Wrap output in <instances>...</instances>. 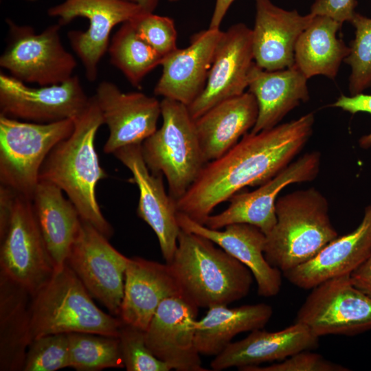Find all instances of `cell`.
<instances>
[{
  "mask_svg": "<svg viewBox=\"0 0 371 371\" xmlns=\"http://www.w3.org/2000/svg\"><path fill=\"white\" fill-rule=\"evenodd\" d=\"M314 122L311 112L269 129L247 133L225 154L204 166L176 201L178 212L204 225L216 206L247 186L265 183L291 163L311 137Z\"/></svg>",
  "mask_w": 371,
  "mask_h": 371,
  "instance_id": "obj_1",
  "label": "cell"
},
{
  "mask_svg": "<svg viewBox=\"0 0 371 371\" xmlns=\"http://www.w3.org/2000/svg\"><path fill=\"white\" fill-rule=\"evenodd\" d=\"M74 122L70 135L57 144L45 159L39 180L58 186L82 220L109 239L113 228L103 216L96 197L98 183L108 175L100 164L95 147L96 133L104 123L93 95Z\"/></svg>",
  "mask_w": 371,
  "mask_h": 371,
  "instance_id": "obj_2",
  "label": "cell"
},
{
  "mask_svg": "<svg viewBox=\"0 0 371 371\" xmlns=\"http://www.w3.org/2000/svg\"><path fill=\"white\" fill-rule=\"evenodd\" d=\"M168 265L182 295L198 308L239 300L247 296L253 282L245 265L208 238L181 229Z\"/></svg>",
  "mask_w": 371,
  "mask_h": 371,
  "instance_id": "obj_3",
  "label": "cell"
},
{
  "mask_svg": "<svg viewBox=\"0 0 371 371\" xmlns=\"http://www.w3.org/2000/svg\"><path fill=\"white\" fill-rule=\"evenodd\" d=\"M276 214V223L266 235L264 254L282 273L309 260L338 236L328 201L315 188L278 197Z\"/></svg>",
  "mask_w": 371,
  "mask_h": 371,
  "instance_id": "obj_4",
  "label": "cell"
},
{
  "mask_svg": "<svg viewBox=\"0 0 371 371\" xmlns=\"http://www.w3.org/2000/svg\"><path fill=\"white\" fill-rule=\"evenodd\" d=\"M32 339L41 336L89 333L118 337L120 317L99 308L82 282L66 264L31 295Z\"/></svg>",
  "mask_w": 371,
  "mask_h": 371,
  "instance_id": "obj_5",
  "label": "cell"
},
{
  "mask_svg": "<svg viewBox=\"0 0 371 371\" xmlns=\"http://www.w3.org/2000/svg\"><path fill=\"white\" fill-rule=\"evenodd\" d=\"M56 270L36 221L32 199L1 185L0 272L32 295Z\"/></svg>",
  "mask_w": 371,
  "mask_h": 371,
  "instance_id": "obj_6",
  "label": "cell"
},
{
  "mask_svg": "<svg viewBox=\"0 0 371 371\" xmlns=\"http://www.w3.org/2000/svg\"><path fill=\"white\" fill-rule=\"evenodd\" d=\"M161 115L162 124L142 143V154L152 172L165 177L169 194L176 201L192 185L206 163L188 106L163 98Z\"/></svg>",
  "mask_w": 371,
  "mask_h": 371,
  "instance_id": "obj_7",
  "label": "cell"
},
{
  "mask_svg": "<svg viewBox=\"0 0 371 371\" xmlns=\"http://www.w3.org/2000/svg\"><path fill=\"white\" fill-rule=\"evenodd\" d=\"M74 128V119L35 123L0 114L1 185L32 199L45 159Z\"/></svg>",
  "mask_w": 371,
  "mask_h": 371,
  "instance_id": "obj_8",
  "label": "cell"
},
{
  "mask_svg": "<svg viewBox=\"0 0 371 371\" xmlns=\"http://www.w3.org/2000/svg\"><path fill=\"white\" fill-rule=\"evenodd\" d=\"M6 46L0 56V67L25 82L47 86L70 79L78 63L60 38L61 25L55 23L41 32L10 18Z\"/></svg>",
  "mask_w": 371,
  "mask_h": 371,
  "instance_id": "obj_9",
  "label": "cell"
},
{
  "mask_svg": "<svg viewBox=\"0 0 371 371\" xmlns=\"http://www.w3.org/2000/svg\"><path fill=\"white\" fill-rule=\"evenodd\" d=\"M142 12L131 0H64L49 8L47 13L58 18L61 26L78 17L87 19V30H71L67 38L82 63L87 80L92 82L98 78L99 64L108 52L113 29Z\"/></svg>",
  "mask_w": 371,
  "mask_h": 371,
  "instance_id": "obj_10",
  "label": "cell"
},
{
  "mask_svg": "<svg viewBox=\"0 0 371 371\" xmlns=\"http://www.w3.org/2000/svg\"><path fill=\"white\" fill-rule=\"evenodd\" d=\"M297 313L295 322L317 336H353L371 330V298L357 289L350 275L313 287Z\"/></svg>",
  "mask_w": 371,
  "mask_h": 371,
  "instance_id": "obj_11",
  "label": "cell"
},
{
  "mask_svg": "<svg viewBox=\"0 0 371 371\" xmlns=\"http://www.w3.org/2000/svg\"><path fill=\"white\" fill-rule=\"evenodd\" d=\"M128 260L129 258L116 250L106 237L82 221L65 264L92 297L107 308L111 315L119 317Z\"/></svg>",
  "mask_w": 371,
  "mask_h": 371,
  "instance_id": "obj_12",
  "label": "cell"
},
{
  "mask_svg": "<svg viewBox=\"0 0 371 371\" xmlns=\"http://www.w3.org/2000/svg\"><path fill=\"white\" fill-rule=\"evenodd\" d=\"M77 76L52 85L32 87L0 73V114L35 123H51L74 119L89 103Z\"/></svg>",
  "mask_w": 371,
  "mask_h": 371,
  "instance_id": "obj_13",
  "label": "cell"
},
{
  "mask_svg": "<svg viewBox=\"0 0 371 371\" xmlns=\"http://www.w3.org/2000/svg\"><path fill=\"white\" fill-rule=\"evenodd\" d=\"M320 165L319 152L304 154L256 190L232 196L228 207L219 214L210 215L204 225L221 229L234 223H247L267 235L276 223V203L280 192L290 184L313 181Z\"/></svg>",
  "mask_w": 371,
  "mask_h": 371,
  "instance_id": "obj_14",
  "label": "cell"
},
{
  "mask_svg": "<svg viewBox=\"0 0 371 371\" xmlns=\"http://www.w3.org/2000/svg\"><path fill=\"white\" fill-rule=\"evenodd\" d=\"M254 63L252 30L239 23L223 31L205 86L188 106L192 117L196 120L218 103L245 92Z\"/></svg>",
  "mask_w": 371,
  "mask_h": 371,
  "instance_id": "obj_15",
  "label": "cell"
},
{
  "mask_svg": "<svg viewBox=\"0 0 371 371\" xmlns=\"http://www.w3.org/2000/svg\"><path fill=\"white\" fill-rule=\"evenodd\" d=\"M198 307L183 295L159 304L147 329L146 343L152 353L177 371H207L194 342Z\"/></svg>",
  "mask_w": 371,
  "mask_h": 371,
  "instance_id": "obj_16",
  "label": "cell"
},
{
  "mask_svg": "<svg viewBox=\"0 0 371 371\" xmlns=\"http://www.w3.org/2000/svg\"><path fill=\"white\" fill-rule=\"evenodd\" d=\"M93 96L109 131L104 153L113 154L122 147L142 144L157 129L161 102L156 98L142 92H123L106 80L98 84Z\"/></svg>",
  "mask_w": 371,
  "mask_h": 371,
  "instance_id": "obj_17",
  "label": "cell"
},
{
  "mask_svg": "<svg viewBox=\"0 0 371 371\" xmlns=\"http://www.w3.org/2000/svg\"><path fill=\"white\" fill-rule=\"evenodd\" d=\"M113 155L131 171L139 193L137 214L154 231L162 256L166 263H170L177 247L181 228L176 201L166 192L163 175L148 169L141 144L122 147Z\"/></svg>",
  "mask_w": 371,
  "mask_h": 371,
  "instance_id": "obj_18",
  "label": "cell"
},
{
  "mask_svg": "<svg viewBox=\"0 0 371 371\" xmlns=\"http://www.w3.org/2000/svg\"><path fill=\"white\" fill-rule=\"evenodd\" d=\"M222 34L220 28L200 31L192 36L188 46L164 57L155 94L186 106L192 104L205 86Z\"/></svg>",
  "mask_w": 371,
  "mask_h": 371,
  "instance_id": "obj_19",
  "label": "cell"
},
{
  "mask_svg": "<svg viewBox=\"0 0 371 371\" xmlns=\"http://www.w3.org/2000/svg\"><path fill=\"white\" fill-rule=\"evenodd\" d=\"M177 218L181 229L208 238L245 265L256 282L260 296L271 297L280 291L282 271L265 258L266 235L258 227L234 223L225 226L224 230L214 229L179 212Z\"/></svg>",
  "mask_w": 371,
  "mask_h": 371,
  "instance_id": "obj_20",
  "label": "cell"
},
{
  "mask_svg": "<svg viewBox=\"0 0 371 371\" xmlns=\"http://www.w3.org/2000/svg\"><path fill=\"white\" fill-rule=\"evenodd\" d=\"M255 2L256 18L252 29L255 63L268 71L293 66L296 42L315 15L311 12L302 15L296 10L282 9L270 0Z\"/></svg>",
  "mask_w": 371,
  "mask_h": 371,
  "instance_id": "obj_21",
  "label": "cell"
},
{
  "mask_svg": "<svg viewBox=\"0 0 371 371\" xmlns=\"http://www.w3.org/2000/svg\"><path fill=\"white\" fill-rule=\"evenodd\" d=\"M371 253V205L365 208L359 225L351 232L328 243L309 260L283 272L291 284L311 289L320 283L350 275Z\"/></svg>",
  "mask_w": 371,
  "mask_h": 371,
  "instance_id": "obj_22",
  "label": "cell"
},
{
  "mask_svg": "<svg viewBox=\"0 0 371 371\" xmlns=\"http://www.w3.org/2000/svg\"><path fill=\"white\" fill-rule=\"evenodd\" d=\"M179 295L181 292L167 263L129 258L119 317L123 323L145 331L162 301Z\"/></svg>",
  "mask_w": 371,
  "mask_h": 371,
  "instance_id": "obj_23",
  "label": "cell"
},
{
  "mask_svg": "<svg viewBox=\"0 0 371 371\" xmlns=\"http://www.w3.org/2000/svg\"><path fill=\"white\" fill-rule=\"evenodd\" d=\"M319 338L308 326L295 322L276 332L256 329L245 338L231 342L215 356L210 367L215 371L232 367L240 370L265 362L284 360L299 352L316 348Z\"/></svg>",
  "mask_w": 371,
  "mask_h": 371,
  "instance_id": "obj_24",
  "label": "cell"
},
{
  "mask_svg": "<svg viewBox=\"0 0 371 371\" xmlns=\"http://www.w3.org/2000/svg\"><path fill=\"white\" fill-rule=\"evenodd\" d=\"M308 78L294 65L268 71L254 62L248 78V91L257 102L258 114L251 133L271 128L293 109L309 99Z\"/></svg>",
  "mask_w": 371,
  "mask_h": 371,
  "instance_id": "obj_25",
  "label": "cell"
},
{
  "mask_svg": "<svg viewBox=\"0 0 371 371\" xmlns=\"http://www.w3.org/2000/svg\"><path fill=\"white\" fill-rule=\"evenodd\" d=\"M258 107L249 91L214 105L194 120L205 162L218 159L256 124Z\"/></svg>",
  "mask_w": 371,
  "mask_h": 371,
  "instance_id": "obj_26",
  "label": "cell"
},
{
  "mask_svg": "<svg viewBox=\"0 0 371 371\" xmlns=\"http://www.w3.org/2000/svg\"><path fill=\"white\" fill-rule=\"evenodd\" d=\"M32 203L46 249L57 269L65 265L82 220L74 203L52 183L39 180Z\"/></svg>",
  "mask_w": 371,
  "mask_h": 371,
  "instance_id": "obj_27",
  "label": "cell"
},
{
  "mask_svg": "<svg viewBox=\"0 0 371 371\" xmlns=\"http://www.w3.org/2000/svg\"><path fill=\"white\" fill-rule=\"evenodd\" d=\"M30 293L0 272V370H23L32 341Z\"/></svg>",
  "mask_w": 371,
  "mask_h": 371,
  "instance_id": "obj_28",
  "label": "cell"
},
{
  "mask_svg": "<svg viewBox=\"0 0 371 371\" xmlns=\"http://www.w3.org/2000/svg\"><path fill=\"white\" fill-rule=\"evenodd\" d=\"M273 315L264 303L229 308L215 305L195 325L194 342L200 355L216 356L238 333L263 328Z\"/></svg>",
  "mask_w": 371,
  "mask_h": 371,
  "instance_id": "obj_29",
  "label": "cell"
},
{
  "mask_svg": "<svg viewBox=\"0 0 371 371\" xmlns=\"http://www.w3.org/2000/svg\"><path fill=\"white\" fill-rule=\"evenodd\" d=\"M342 23L315 15L300 35L295 47V65L308 79L324 76L335 79L342 62L350 52L342 39L337 37Z\"/></svg>",
  "mask_w": 371,
  "mask_h": 371,
  "instance_id": "obj_30",
  "label": "cell"
},
{
  "mask_svg": "<svg viewBox=\"0 0 371 371\" xmlns=\"http://www.w3.org/2000/svg\"><path fill=\"white\" fill-rule=\"evenodd\" d=\"M110 63L134 87L140 88L147 74L161 65L164 58L138 34L131 21L121 24L108 48Z\"/></svg>",
  "mask_w": 371,
  "mask_h": 371,
  "instance_id": "obj_31",
  "label": "cell"
},
{
  "mask_svg": "<svg viewBox=\"0 0 371 371\" xmlns=\"http://www.w3.org/2000/svg\"><path fill=\"white\" fill-rule=\"evenodd\" d=\"M69 368L78 371L123 368L118 337L89 333H68Z\"/></svg>",
  "mask_w": 371,
  "mask_h": 371,
  "instance_id": "obj_32",
  "label": "cell"
},
{
  "mask_svg": "<svg viewBox=\"0 0 371 371\" xmlns=\"http://www.w3.org/2000/svg\"><path fill=\"white\" fill-rule=\"evenodd\" d=\"M350 23L355 29V38L344 62L351 68L348 88L355 95L371 87V18L355 12Z\"/></svg>",
  "mask_w": 371,
  "mask_h": 371,
  "instance_id": "obj_33",
  "label": "cell"
},
{
  "mask_svg": "<svg viewBox=\"0 0 371 371\" xmlns=\"http://www.w3.org/2000/svg\"><path fill=\"white\" fill-rule=\"evenodd\" d=\"M69 368L68 333L34 338L28 346L23 371H55Z\"/></svg>",
  "mask_w": 371,
  "mask_h": 371,
  "instance_id": "obj_34",
  "label": "cell"
},
{
  "mask_svg": "<svg viewBox=\"0 0 371 371\" xmlns=\"http://www.w3.org/2000/svg\"><path fill=\"white\" fill-rule=\"evenodd\" d=\"M124 368L127 371H169L146 343L145 331L122 323L118 336Z\"/></svg>",
  "mask_w": 371,
  "mask_h": 371,
  "instance_id": "obj_35",
  "label": "cell"
},
{
  "mask_svg": "<svg viewBox=\"0 0 371 371\" xmlns=\"http://www.w3.org/2000/svg\"><path fill=\"white\" fill-rule=\"evenodd\" d=\"M130 21L139 36L163 58L178 48L177 30L171 18L142 12Z\"/></svg>",
  "mask_w": 371,
  "mask_h": 371,
  "instance_id": "obj_36",
  "label": "cell"
},
{
  "mask_svg": "<svg viewBox=\"0 0 371 371\" xmlns=\"http://www.w3.org/2000/svg\"><path fill=\"white\" fill-rule=\"evenodd\" d=\"M241 371H348V368L330 361L310 350L299 352L280 363L267 366H253L240 369Z\"/></svg>",
  "mask_w": 371,
  "mask_h": 371,
  "instance_id": "obj_37",
  "label": "cell"
},
{
  "mask_svg": "<svg viewBox=\"0 0 371 371\" xmlns=\"http://www.w3.org/2000/svg\"><path fill=\"white\" fill-rule=\"evenodd\" d=\"M357 5V0H315L310 12L329 16L343 24L346 21L350 22Z\"/></svg>",
  "mask_w": 371,
  "mask_h": 371,
  "instance_id": "obj_38",
  "label": "cell"
},
{
  "mask_svg": "<svg viewBox=\"0 0 371 371\" xmlns=\"http://www.w3.org/2000/svg\"><path fill=\"white\" fill-rule=\"evenodd\" d=\"M332 106L339 108L352 114L360 112L371 114V94L361 93L350 96L341 95ZM359 144L363 149L370 148L371 132L361 136L359 139Z\"/></svg>",
  "mask_w": 371,
  "mask_h": 371,
  "instance_id": "obj_39",
  "label": "cell"
},
{
  "mask_svg": "<svg viewBox=\"0 0 371 371\" xmlns=\"http://www.w3.org/2000/svg\"><path fill=\"white\" fill-rule=\"evenodd\" d=\"M352 284L371 298V253L366 260L350 274Z\"/></svg>",
  "mask_w": 371,
  "mask_h": 371,
  "instance_id": "obj_40",
  "label": "cell"
},
{
  "mask_svg": "<svg viewBox=\"0 0 371 371\" xmlns=\"http://www.w3.org/2000/svg\"><path fill=\"white\" fill-rule=\"evenodd\" d=\"M235 0H216L209 27L220 28V25L232 3Z\"/></svg>",
  "mask_w": 371,
  "mask_h": 371,
  "instance_id": "obj_41",
  "label": "cell"
},
{
  "mask_svg": "<svg viewBox=\"0 0 371 371\" xmlns=\"http://www.w3.org/2000/svg\"><path fill=\"white\" fill-rule=\"evenodd\" d=\"M132 1L137 3L142 9L146 12H153L157 5L159 0H131Z\"/></svg>",
  "mask_w": 371,
  "mask_h": 371,
  "instance_id": "obj_42",
  "label": "cell"
},
{
  "mask_svg": "<svg viewBox=\"0 0 371 371\" xmlns=\"http://www.w3.org/2000/svg\"><path fill=\"white\" fill-rule=\"evenodd\" d=\"M27 1H30V2H34V1H36V0H25Z\"/></svg>",
  "mask_w": 371,
  "mask_h": 371,
  "instance_id": "obj_43",
  "label": "cell"
},
{
  "mask_svg": "<svg viewBox=\"0 0 371 371\" xmlns=\"http://www.w3.org/2000/svg\"><path fill=\"white\" fill-rule=\"evenodd\" d=\"M170 1H177L178 0H169Z\"/></svg>",
  "mask_w": 371,
  "mask_h": 371,
  "instance_id": "obj_44",
  "label": "cell"
},
{
  "mask_svg": "<svg viewBox=\"0 0 371 371\" xmlns=\"http://www.w3.org/2000/svg\"><path fill=\"white\" fill-rule=\"evenodd\" d=\"M371 205V204H370Z\"/></svg>",
  "mask_w": 371,
  "mask_h": 371,
  "instance_id": "obj_45",
  "label": "cell"
}]
</instances>
